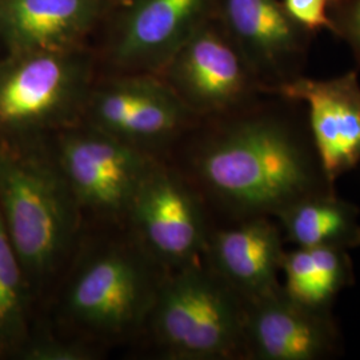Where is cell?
<instances>
[{"label": "cell", "mask_w": 360, "mask_h": 360, "mask_svg": "<svg viewBox=\"0 0 360 360\" xmlns=\"http://www.w3.org/2000/svg\"><path fill=\"white\" fill-rule=\"evenodd\" d=\"M193 169L207 193L243 219L276 217L321 191L322 172L294 131L274 117H248L220 129L198 150Z\"/></svg>", "instance_id": "6da1fadb"}, {"label": "cell", "mask_w": 360, "mask_h": 360, "mask_svg": "<svg viewBox=\"0 0 360 360\" xmlns=\"http://www.w3.org/2000/svg\"><path fill=\"white\" fill-rule=\"evenodd\" d=\"M80 214L50 139L0 142V217L32 291L63 266Z\"/></svg>", "instance_id": "7a4b0ae2"}, {"label": "cell", "mask_w": 360, "mask_h": 360, "mask_svg": "<svg viewBox=\"0 0 360 360\" xmlns=\"http://www.w3.org/2000/svg\"><path fill=\"white\" fill-rule=\"evenodd\" d=\"M165 270L129 233L90 247L68 276L60 303L72 336L96 345L146 328Z\"/></svg>", "instance_id": "3957f363"}, {"label": "cell", "mask_w": 360, "mask_h": 360, "mask_svg": "<svg viewBox=\"0 0 360 360\" xmlns=\"http://www.w3.org/2000/svg\"><path fill=\"white\" fill-rule=\"evenodd\" d=\"M146 328L168 359L245 356V302L205 260L167 271Z\"/></svg>", "instance_id": "277c9868"}, {"label": "cell", "mask_w": 360, "mask_h": 360, "mask_svg": "<svg viewBox=\"0 0 360 360\" xmlns=\"http://www.w3.org/2000/svg\"><path fill=\"white\" fill-rule=\"evenodd\" d=\"M82 49L0 56V142L50 139L82 122L92 89Z\"/></svg>", "instance_id": "5b68a950"}, {"label": "cell", "mask_w": 360, "mask_h": 360, "mask_svg": "<svg viewBox=\"0 0 360 360\" xmlns=\"http://www.w3.org/2000/svg\"><path fill=\"white\" fill-rule=\"evenodd\" d=\"M59 167L82 211L123 220L154 155L79 122L53 135Z\"/></svg>", "instance_id": "8992f818"}, {"label": "cell", "mask_w": 360, "mask_h": 360, "mask_svg": "<svg viewBox=\"0 0 360 360\" xmlns=\"http://www.w3.org/2000/svg\"><path fill=\"white\" fill-rule=\"evenodd\" d=\"M124 221L166 271L205 260L210 231L200 198L178 172L159 162L138 188Z\"/></svg>", "instance_id": "52a82bcc"}, {"label": "cell", "mask_w": 360, "mask_h": 360, "mask_svg": "<svg viewBox=\"0 0 360 360\" xmlns=\"http://www.w3.org/2000/svg\"><path fill=\"white\" fill-rule=\"evenodd\" d=\"M193 115L166 80L142 72L92 87L82 122L151 153L176 138Z\"/></svg>", "instance_id": "ba28073f"}, {"label": "cell", "mask_w": 360, "mask_h": 360, "mask_svg": "<svg viewBox=\"0 0 360 360\" xmlns=\"http://www.w3.org/2000/svg\"><path fill=\"white\" fill-rule=\"evenodd\" d=\"M193 114H220L242 103L255 75L223 28L211 18L187 39L162 70Z\"/></svg>", "instance_id": "9c48e42d"}, {"label": "cell", "mask_w": 360, "mask_h": 360, "mask_svg": "<svg viewBox=\"0 0 360 360\" xmlns=\"http://www.w3.org/2000/svg\"><path fill=\"white\" fill-rule=\"evenodd\" d=\"M287 101L309 105V124L327 186L360 163V84L356 72L315 80L296 77L263 87Z\"/></svg>", "instance_id": "30bf717a"}, {"label": "cell", "mask_w": 360, "mask_h": 360, "mask_svg": "<svg viewBox=\"0 0 360 360\" xmlns=\"http://www.w3.org/2000/svg\"><path fill=\"white\" fill-rule=\"evenodd\" d=\"M219 22L263 87L296 77L309 46V31L279 0H217ZM262 87V89H263Z\"/></svg>", "instance_id": "8fae6325"}, {"label": "cell", "mask_w": 360, "mask_h": 360, "mask_svg": "<svg viewBox=\"0 0 360 360\" xmlns=\"http://www.w3.org/2000/svg\"><path fill=\"white\" fill-rule=\"evenodd\" d=\"M339 331L330 309L302 304L283 285L245 303V356L257 360H319L334 352Z\"/></svg>", "instance_id": "7c38bea8"}, {"label": "cell", "mask_w": 360, "mask_h": 360, "mask_svg": "<svg viewBox=\"0 0 360 360\" xmlns=\"http://www.w3.org/2000/svg\"><path fill=\"white\" fill-rule=\"evenodd\" d=\"M217 0H132L116 34L112 59L129 71L163 70L211 18Z\"/></svg>", "instance_id": "4fadbf2b"}, {"label": "cell", "mask_w": 360, "mask_h": 360, "mask_svg": "<svg viewBox=\"0 0 360 360\" xmlns=\"http://www.w3.org/2000/svg\"><path fill=\"white\" fill-rule=\"evenodd\" d=\"M282 230L269 217L210 232L205 262L245 303L279 290L283 257Z\"/></svg>", "instance_id": "5bb4252c"}, {"label": "cell", "mask_w": 360, "mask_h": 360, "mask_svg": "<svg viewBox=\"0 0 360 360\" xmlns=\"http://www.w3.org/2000/svg\"><path fill=\"white\" fill-rule=\"evenodd\" d=\"M104 0H0V46L6 53L80 49Z\"/></svg>", "instance_id": "9a60e30c"}, {"label": "cell", "mask_w": 360, "mask_h": 360, "mask_svg": "<svg viewBox=\"0 0 360 360\" xmlns=\"http://www.w3.org/2000/svg\"><path fill=\"white\" fill-rule=\"evenodd\" d=\"M276 218L287 239L296 247H334L347 251L360 245L359 211L334 193L316 191L302 196Z\"/></svg>", "instance_id": "2e32d148"}, {"label": "cell", "mask_w": 360, "mask_h": 360, "mask_svg": "<svg viewBox=\"0 0 360 360\" xmlns=\"http://www.w3.org/2000/svg\"><path fill=\"white\" fill-rule=\"evenodd\" d=\"M282 272L285 294L315 309H330L352 281L347 251L334 247H296L284 254Z\"/></svg>", "instance_id": "e0dca14e"}, {"label": "cell", "mask_w": 360, "mask_h": 360, "mask_svg": "<svg viewBox=\"0 0 360 360\" xmlns=\"http://www.w3.org/2000/svg\"><path fill=\"white\" fill-rule=\"evenodd\" d=\"M31 294L26 271L0 217V358H22L31 334Z\"/></svg>", "instance_id": "ac0fdd59"}, {"label": "cell", "mask_w": 360, "mask_h": 360, "mask_svg": "<svg viewBox=\"0 0 360 360\" xmlns=\"http://www.w3.org/2000/svg\"><path fill=\"white\" fill-rule=\"evenodd\" d=\"M102 349L94 342L77 336H32L20 359L96 360Z\"/></svg>", "instance_id": "d6986e66"}, {"label": "cell", "mask_w": 360, "mask_h": 360, "mask_svg": "<svg viewBox=\"0 0 360 360\" xmlns=\"http://www.w3.org/2000/svg\"><path fill=\"white\" fill-rule=\"evenodd\" d=\"M330 15L333 31L347 40L360 62V0H334Z\"/></svg>", "instance_id": "ffe728a7"}, {"label": "cell", "mask_w": 360, "mask_h": 360, "mask_svg": "<svg viewBox=\"0 0 360 360\" xmlns=\"http://www.w3.org/2000/svg\"><path fill=\"white\" fill-rule=\"evenodd\" d=\"M334 0H284V8L297 25L309 32H316L322 28L333 31L330 8Z\"/></svg>", "instance_id": "44dd1931"}]
</instances>
